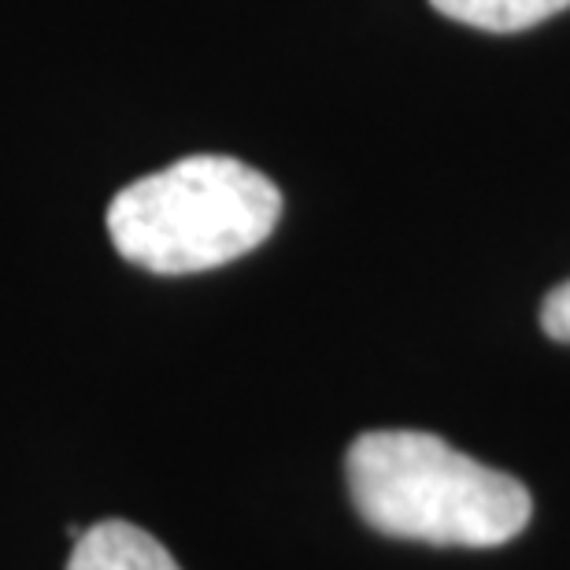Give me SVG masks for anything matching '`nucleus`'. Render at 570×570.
<instances>
[{
	"label": "nucleus",
	"mask_w": 570,
	"mask_h": 570,
	"mask_svg": "<svg viewBox=\"0 0 570 570\" xmlns=\"http://www.w3.org/2000/svg\"><path fill=\"white\" fill-rule=\"evenodd\" d=\"M348 493L371 530L441 549H497L530 522V489L426 430H371L348 444Z\"/></svg>",
	"instance_id": "obj_1"
},
{
	"label": "nucleus",
	"mask_w": 570,
	"mask_h": 570,
	"mask_svg": "<svg viewBox=\"0 0 570 570\" xmlns=\"http://www.w3.org/2000/svg\"><path fill=\"white\" fill-rule=\"evenodd\" d=\"M282 193L234 156H186L130 181L108 204L122 259L153 275H197L248 256L271 237Z\"/></svg>",
	"instance_id": "obj_2"
},
{
	"label": "nucleus",
	"mask_w": 570,
	"mask_h": 570,
	"mask_svg": "<svg viewBox=\"0 0 570 570\" xmlns=\"http://www.w3.org/2000/svg\"><path fill=\"white\" fill-rule=\"evenodd\" d=\"M541 326L552 341L570 345V282L556 285L541 304Z\"/></svg>",
	"instance_id": "obj_5"
},
{
	"label": "nucleus",
	"mask_w": 570,
	"mask_h": 570,
	"mask_svg": "<svg viewBox=\"0 0 570 570\" xmlns=\"http://www.w3.org/2000/svg\"><path fill=\"white\" fill-rule=\"evenodd\" d=\"M441 16H449L466 27L489 33H515L538 22L560 16L570 8V0H430Z\"/></svg>",
	"instance_id": "obj_4"
},
{
	"label": "nucleus",
	"mask_w": 570,
	"mask_h": 570,
	"mask_svg": "<svg viewBox=\"0 0 570 570\" xmlns=\"http://www.w3.org/2000/svg\"><path fill=\"white\" fill-rule=\"evenodd\" d=\"M67 570H181L153 533L122 519H105L75 538Z\"/></svg>",
	"instance_id": "obj_3"
}]
</instances>
